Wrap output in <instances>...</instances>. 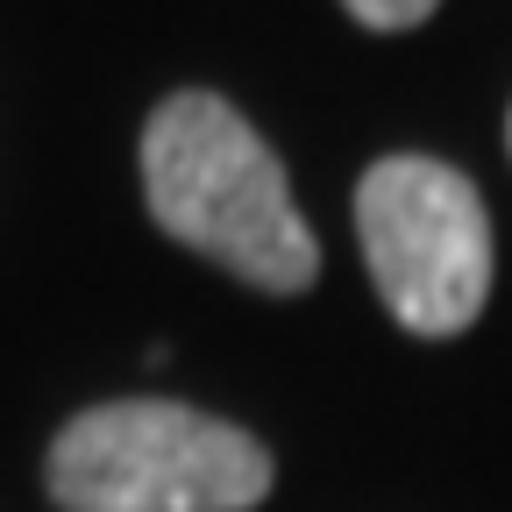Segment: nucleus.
Listing matches in <instances>:
<instances>
[{
  "mask_svg": "<svg viewBox=\"0 0 512 512\" xmlns=\"http://www.w3.org/2000/svg\"><path fill=\"white\" fill-rule=\"evenodd\" d=\"M143 192L157 228L256 292H306L320 242L292 207L285 164L221 93H171L143 128Z\"/></svg>",
  "mask_w": 512,
  "mask_h": 512,
  "instance_id": "obj_1",
  "label": "nucleus"
},
{
  "mask_svg": "<svg viewBox=\"0 0 512 512\" xmlns=\"http://www.w3.org/2000/svg\"><path fill=\"white\" fill-rule=\"evenodd\" d=\"M264 491V441L171 399L93 406L50 448V498L64 512H249Z\"/></svg>",
  "mask_w": 512,
  "mask_h": 512,
  "instance_id": "obj_2",
  "label": "nucleus"
},
{
  "mask_svg": "<svg viewBox=\"0 0 512 512\" xmlns=\"http://www.w3.org/2000/svg\"><path fill=\"white\" fill-rule=\"evenodd\" d=\"M356 235L377 299L406 335H463L491 299V214L441 157H384L356 185Z\"/></svg>",
  "mask_w": 512,
  "mask_h": 512,
  "instance_id": "obj_3",
  "label": "nucleus"
},
{
  "mask_svg": "<svg viewBox=\"0 0 512 512\" xmlns=\"http://www.w3.org/2000/svg\"><path fill=\"white\" fill-rule=\"evenodd\" d=\"M342 8L363 22V29H384V36H399V29H420L441 0H342Z\"/></svg>",
  "mask_w": 512,
  "mask_h": 512,
  "instance_id": "obj_4",
  "label": "nucleus"
},
{
  "mask_svg": "<svg viewBox=\"0 0 512 512\" xmlns=\"http://www.w3.org/2000/svg\"><path fill=\"white\" fill-rule=\"evenodd\" d=\"M505 143H512V121H505Z\"/></svg>",
  "mask_w": 512,
  "mask_h": 512,
  "instance_id": "obj_5",
  "label": "nucleus"
}]
</instances>
